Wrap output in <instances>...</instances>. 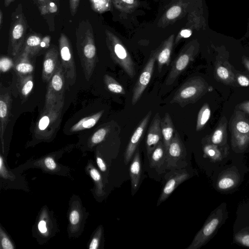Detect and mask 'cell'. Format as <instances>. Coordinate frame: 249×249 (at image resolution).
I'll return each mask as SVG.
<instances>
[{"instance_id": "obj_1", "label": "cell", "mask_w": 249, "mask_h": 249, "mask_svg": "<svg viewBox=\"0 0 249 249\" xmlns=\"http://www.w3.org/2000/svg\"><path fill=\"white\" fill-rule=\"evenodd\" d=\"M76 47L86 79L89 81L98 61L92 26L82 20L76 28Z\"/></svg>"}, {"instance_id": "obj_2", "label": "cell", "mask_w": 249, "mask_h": 249, "mask_svg": "<svg viewBox=\"0 0 249 249\" xmlns=\"http://www.w3.org/2000/svg\"><path fill=\"white\" fill-rule=\"evenodd\" d=\"M28 29V24L22 6L19 3L12 13L9 32L8 51L15 57L23 46Z\"/></svg>"}, {"instance_id": "obj_3", "label": "cell", "mask_w": 249, "mask_h": 249, "mask_svg": "<svg viewBox=\"0 0 249 249\" xmlns=\"http://www.w3.org/2000/svg\"><path fill=\"white\" fill-rule=\"evenodd\" d=\"M64 100L44 106L35 126V132L43 137L53 134L60 126Z\"/></svg>"}, {"instance_id": "obj_4", "label": "cell", "mask_w": 249, "mask_h": 249, "mask_svg": "<svg viewBox=\"0 0 249 249\" xmlns=\"http://www.w3.org/2000/svg\"><path fill=\"white\" fill-rule=\"evenodd\" d=\"M106 41L110 56L115 63L120 66L131 78L136 75L135 64L123 42L108 30L105 31Z\"/></svg>"}, {"instance_id": "obj_5", "label": "cell", "mask_w": 249, "mask_h": 249, "mask_svg": "<svg viewBox=\"0 0 249 249\" xmlns=\"http://www.w3.org/2000/svg\"><path fill=\"white\" fill-rule=\"evenodd\" d=\"M207 84L200 77H193L184 83L175 92L170 101L183 107L196 102L206 91Z\"/></svg>"}, {"instance_id": "obj_6", "label": "cell", "mask_w": 249, "mask_h": 249, "mask_svg": "<svg viewBox=\"0 0 249 249\" xmlns=\"http://www.w3.org/2000/svg\"><path fill=\"white\" fill-rule=\"evenodd\" d=\"M58 50L66 85L68 87L72 86L76 79V66L71 42L64 33H61L59 38Z\"/></svg>"}, {"instance_id": "obj_7", "label": "cell", "mask_w": 249, "mask_h": 249, "mask_svg": "<svg viewBox=\"0 0 249 249\" xmlns=\"http://www.w3.org/2000/svg\"><path fill=\"white\" fill-rule=\"evenodd\" d=\"M48 82L44 106L64 100L66 82L61 63Z\"/></svg>"}, {"instance_id": "obj_8", "label": "cell", "mask_w": 249, "mask_h": 249, "mask_svg": "<svg viewBox=\"0 0 249 249\" xmlns=\"http://www.w3.org/2000/svg\"><path fill=\"white\" fill-rule=\"evenodd\" d=\"M196 49L194 45L190 44L185 46L179 53L172 63L166 80L167 85H172L194 60L196 54Z\"/></svg>"}, {"instance_id": "obj_9", "label": "cell", "mask_w": 249, "mask_h": 249, "mask_svg": "<svg viewBox=\"0 0 249 249\" xmlns=\"http://www.w3.org/2000/svg\"><path fill=\"white\" fill-rule=\"evenodd\" d=\"M156 61V50H155L151 53L133 88L131 100L132 105H136L139 101L150 81L153 73Z\"/></svg>"}, {"instance_id": "obj_10", "label": "cell", "mask_w": 249, "mask_h": 249, "mask_svg": "<svg viewBox=\"0 0 249 249\" xmlns=\"http://www.w3.org/2000/svg\"><path fill=\"white\" fill-rule=\"evenodd\" d=\"M51 37L42 36L41 35L33 33L26 36L23 46L20 52L25 53L32 58L42 50L47 48L50 45Z\"/></svg>"}, {"instance_id": "obj_11", "label": "cell", "mask_w": 249, "mask_h": 249, "mask_svg": "<svg viewBox=\"0 0 249 249\" xmlns=\"http://www.w3.org/2000/svg\"><path fill=\"white\" fill-rule=\"evenodd\" d=\"M151 115L152 111L149 110L141 121L131 136L124 154V162L125 164L129 163L135 153L146 128Z\"/></svg>"}, {"instance_id": "obj_12", "label": "cell", "mask_w": 249, "mask_h": 249, "mask_svg": "<svg viewBox=\"0 0 249 249\" xmlns=\"http://www.w3.org/2000/svg\"><path fill=\"white\" fill-rule=\"evenodd\" d=\"M61 63L59 50L52 46L45 53L42 70V79L49 82Z\"/></svg>"}, {"instance_id": "obj_13", "label": "cell", "mask_w": 249, "mask_h": 249, "mask_svg": "<svg viewBox=\"0 0 249 249\" xmlns=\"http://www.w3.org/2000/svg\"><path fill=\"white\" fill-rule=\"evenodd\" d=\"M12 99L11 92L0 84V137L2 143L4 132L9 122Z\"/></svg>"}, {"instance_id": "obj_14", "label": "cell", "mask_w": 249, "mask_h": 249, "mask_svg": "<svg viewBox=\"0 0 249 249\" xmlns=\"http://www.w3.org/2000/svg\"><path fill=\"white\" fill-rule=\"evenodd\" d=\"M186 150L178 133L175 131L166 152V161L168 168L177 166L178 162L185 157Z\"/></svg>"}, {"instance_id": "obj_15", "label": "cell", "mask_w": 249, "mask_h": 249, "mask_svg": "<svg viewBox=\"0 0 249 249\" xmlns=\"http://www.w3.org/2000/svg\"><path fill=\"white\" fill-rule=\"evenodd\" d=\"M160 120L161 119L159 113H156L148 129L145 141V146L148 158L159 142L162 140Z\"/></svg>"}, {"instance_id": "obj_16", "label": "cell", "mask_w": 249, "mask_h": 249, "mask_svg": "<svg viewBox=\"0 0 249 249\" xmlns=\"http://www.w3.org/2000/svg\"><path fill=\"white\" fill-rule=\"evenodd\" d=\"M219 221V218L216 217L209 219L186 249H197L204 245L216 230Z\"/></svg>"}, {"instance_id": "obj_17", "label": "cell", "mask_w": 249, "mask_h": 249, "mask_svg": "<svg viewBox=\"0 0 249 249\" xmlns=\"http://www.w3.org/2000/svg\"><path fill=\"white\" fill-rule=\"evenodd\" d=\"M174 40V35H172L156 50V61L159 72H161L164 65L168 66L170 63Z\"/></svg>"}, {"instance_id": "obj_18", "label": "cell", "mask_w": 249, "mask_h": 249, "mask_svg": "<svg viewBox=\"0 0 249 249\" xmlns=\"http://www.w3.org/2000/svg\"><path fill=\"white\" fill-rule=\"evenodd\" d=\"M189 176L186 172H181L170 178L162 189L157 205L167 199L179 184L188 179Z\"/></svg>"}, {"instance_id": "obj_19", "label": "cell", "mask_w": 249, "mask_h": 249, "mask_svg": "<svg viewBox=\"0 0 249 249\" xmlns=\"http://www.w3.org/2000/svg\"><path fill=\"white\" fill-rule=\"evenodd\" d=\"M15 58L13 69L17 76L33 73L34 66L31 57L25 53L20 52Z\"/></svg>"}, {"instance_id": "obj_20", "label": "cell", "mask_w": 249, "mask_h": 249, "mask_svg": "<svg viewBox=\"0 0 249 249\" xmlns=\"http://www.w3.org/2000/svg\"><path fill=\"white\" fill-rule=\"evenodd\" d=\"M141 161L139 149H137L130 165L129 175L132 192L139 188L141 175Z\"/></svg>"}, {"instance_id": "obj_21", "label": "cell", "mask_w": 249, "mask_h": 249, "mask_svg": "<svg viewBox=\"0 0 249 249\" xmlns=\"http://www.w3.org/2000/svg\"><path fill=\"white\" fill-rule=\"evenodd\" d=\"M160 127L162 141L167 152L175 132V126L172 118L168 113H166L162 118L161 119Z\"/></svg>"}, {"instance_id": "obj_22", "label": "cell", "mask_w": 249, "mask_h": 249, "mask_svg": "<svg viewBox=\"0 0 249 249\" xmlns=\"http://www.w3.org/2000/svg\"><path fill=\"white\" fill-rule=\"evenodd\" d=\"M60 0H50L43 6L38 9L40 14L46 20L50 30H54V18L58 12Z\"/></svg>"}, {"instance_id": "obj_23", "label": "cell", "mask_w": 249, "mask_h": 249, "mask_svg": "<svg viewBox=\"0 0 249 249\" xmlns=\"http://www.w3.org/2000/svg\"><path fill=\"white\" fill-rule=\"evenodd\" d=\"M33 86L32 74L18 76L17 87L22 99H26L29 96L32 91Z\"/></svg>"}, {"instance_id": "obj_24", "label": "cell", "mask_w": 249, "mask_h": 249, "mask_svg": "<svg viewBox=\"0 0 249 249\" xmlns=\"http://www.w3.org/2000/svg\"><path fill=\"white\" fill-rule=\"evenodd\" d=\"M166 151L163 141H160L148 158L151 168L160 167L166 160Z\"/></svg>"}, {"instance_id": "obj_25", "label": "cell", "mask_w": 249, "mask_h": 249, "mask_svg": "<svg viewBox=\"0 0 249 249\" xmlns=\"http://www.w3.org/2000/svg\"><path fill=\"white\" fill-rule=\"evenodd\" d=\"M104 112V110H101L82 119L71 127V131L77 132L92 127L99 120Z\"/></svg>"}, {"instance_id": "obj_26", "label": "cell", "mask_w": 249, "mask_h": 249, "mask_svg": "<svg viewBox=\"0 0 249 249\" xmlns=\"http://www.w3.org/2000/svg\"><path fill=\"white\" fill-rule=\"evenodd\" d=\"M112 3L122 12L130 13L140 5L138 0H111Z\"/></svg>"}, {"instance_id": "obj_27", "label": "cell", "mask_w": 249, "mask_h": 249, "mask_svg": "<svg viewBox=\"0 0 249 249\" xmlns=\"http://www.w3.org/2000/svg\"><path fill=\"white\" fill-rule=\"evenodd\" d=\"M104 82L106 87L110 92L121 94H125L124 87L109 75L105 74L104 76Z\"/></svg>"}, {"instance_id": "obj_28", "label": "cell", "mask_w": 249, "mask_h": 249, "mask_svg": "<svg viewBox=\"0 0 249 249\" xmlns=\"http://www.w3.org/2000/svg\"><path fill=\"white\" fill-rule=\"evenodd\" d=\"M211 116V110L208 104H205L200 109L198 114L196 130H201L207 123Z\"/></svg>"}, {"instance_id": "obj_29", "label": "cell", "mask_w": 249, "mask_h": 249, "mask_svg": "<svg viewBox=\"0 0 249 249\" xmlns=\"http://www.w3.org/2000/svg\"><path fill=\"white\" fill-rule=\"evenodd\" d=\"M91 7L95 12L102 14L110 10L111 0H89Z\"/></svg>"}, {"instance_id": "obj_30", "label": "cell", "mask_w": 249, "mask_h": 249, "mask_svg": "<svg viewBox=\"0 0 249 249\" xmlns=\"http://www.w3.org/2000/svg\"><path fill=\"white\" fill-rule=\"evenodd\" d=\"M232 128L234 133L239 135H246L249 134V123L245 119H236L232 124Z\"/></svg>"}, {"instance_id": "obj_31", "label": "cell", "mask_w": 249, "mask_h": 249, "mask_svg": "<svg viewBox=\"0 0 249 249\" xmlns=\"http://www.w3.org/2000/svg\"><path fill=\"white\" fill-rule=\"evenodd\" d=\"M182 7L179 4H175L166 12L165 18L167 21H173L177 19L182 13Z\"/></svg>"}, {"instance_id": "obj_32", "label": "cell", "mask_w": 249, "mask_h": 249, "mask_svg": "<svg viewBox=\"0 0 249 249\" xmlns=\"http://www.w3.org/2000/svg\"><path fill=\"white\" fill-rule=\"evenodd\" d=\"M110 131V127L106 126L100 128L91 136V142L94 144H98L102 142Z\"/></svg>"}, {"instance_id": "obj_33", "label": "cell", "mask_w": 249, "mask_h": 249, "mask_svg": "<svg viewBox=\"0 0 249 249\" xmlns=\"http://www.w3.org/2000/svg\"><path fill=\"white\" fill-rule=\"evenodd\" d=\"M14 62L9 57L1 56L0 59V70L1 72H6L14 67Z\"/></svg>"}, {"instance_id": "obj_34", "label": "cell", "mask_w": 249, "mask_h": 249, "mask_svg": "<svg viewBox=\"0 0 249 249\" xmlns=\"http://www.w3.org/2000/svg\"><path fill=\"white\" fill-rule=\"evenodd\" d=\"M225 127L221 126L217 128L212 136V142L213 144L220 143L223 139Z\"/></svg>"}, {"instance_id": "obj_35", "label": "cell", "mask_w": 249, "mask_h": 249, "mask_svg": "<svg viewBox=\"0 0 249 249\" xmlns=\"http://www.w3.org/2000/svg\"><path fill=\"white\" fill-rule=\"evenodd\" d=\"M234 184V180L230 178H224L218 182V187L220 189L224 190L231 187Z\"/></svg>"}, {"instance_id": "obj_36", "label": "cell", "mask_w": 249, "mask_h": 249, "mask_svg": "<svg viewBox=\"0 0 249 249\" xmlns=\"http://www.w3.org/2000/svg\"><path fill=\"white\" fill-rule=\"evenodd\" d=\"M216 73L218 76L222 80H227L229 77V71L223 66H219L216 69Z\"/></svg>"}, {"instance_id": "obj_37", "label": "cell", "mask_w": 249, "mask_h": 249, "mask_svg": "<svg viewBox=\"0 0 249 249\" xmlns=\"http://www.w3.org/2000/svg\"><path fill=\"white\" fill-rule=\"evenodd\" d=\"M79 2L80 0H69L70 10L72 16H74L76 14Z\"/></svg>"}, {"instance_id": "obj_38", "label": "cell", "mask_w": 249, "mask_h": 249, "mask_svg": "<svg viewBox=\"0 0 249 249\" xmlns=\"http://www.w3.org/2000/svg\"><path fill=\"white\" fill-rule=\"evenodd\" d=\"M192 34V31L189 29H184L181 30L178 35V37L175 40V43L177 42L182 38H188L190 37Z\"/></svg>"}, {"instance_id": "obj_39", "label": "cell", "mask_w": 249, "mask_h": 249, "mask_svg": "<svg viewBox=\"0 0 249 249\" xmlns=\"http://www.w3.org/2000/svg\"><path fill=\"white\" fill-rule=\"evenodd\" d=\"M1 237V244L3 249H13L14 248L11 241L6 236L4 235Z\"/></svg>"}, {"instance_id": "obj_40", "label": "cell", "mask_w": 249, "mask_h": 249, "mask_svg": "<svg viewBox=\"0 0 249 249\" xmlns=\"http://www.w3.org/2000/svg\"><path fill=\"white\" fill-rule=\"evenodd\" d=\"M79 213L77 210H73L71 212L70 215V221L72 225L77 224L79 220Z\"/></svg>"}, {"instance_id": "obj_41", "label": "cell", "mask_w": 249, "mask_h": 249, "mask_svg": "<svg viewBox=\"0 0 249 249\" xmlns=\"http://www.w3.org/2000/svg\"><path fill=\"white\" fill-rule=\"evenodd\" d=\"M90 175L92 178L96 182H100L101 180V176L98 171L94 168H92L90 170Z\"/></svg>"}, {"instance_id": "obj_42", "label": "cell", "mask_w": 249, "mask_h": 249, "mask_svg": "<svg viewBox=\"0 0 249 249\" xmlns=\"http://www.w3.org/2000/svg\"><path fill=\"white\" fill-rule=\"evenodd\" d=\"M45 166L50 170H53L56 168V163L51 157H47L44 160Z\"/></svg>"}, {"instance_id": "obj_43", "label": "cell", "mask_w": 249, "mask_h": 249, "mask_svg": "<svg viewBox=\"0 0 249 249\" xmlns=\"http://www.w3.org/2000/svg\"><path fill=\"white\" fill-rule=\"evenodd\" d=\"M238 241L241 244L249 247V234H245L238 237Z\"/></svg>"}, {"instance_id": "obj_44", "label": "cell", "mask_w": 249, "mask_h": 249, "mask_svg": "<svg viewBox=\"0 0 249 249\" xmlns=\"http://www.w3.org/2000/svg\"><path fill=\"white\" fill-rule=\"evenodd\" d=\"M237 81L239 84L242 87L249 86V79L244 75H240L237 78Z\"/></svg>"}, {"instance_id": "obj_45", "label": "cell", "mask_w": 249, "mask_h": 249, "mask_svg": "<svg viewBox=\"0 0 249 249\" xmlns=\"http://www.w3.org/2000/svg\"><path fill=\"white\" fill-rule=\"evenodd\" d=\"M96 162H97V164L99 168H100V169L101 171L105 172L106 171V170H107L106 164L101 158H100L99 157H97Z\"/></svg>"}, {"instance_id": "obj_46", "label": "cell", "mask_w": 249, "mask_h": 249, "mask_svg": "<svg viewBox=\"0 0 249 249\" xmlns=\"http://www.w3.org/2000/svg\"><path fill=\"white\" fill-rule=\"evenodd\" d=\"M38 228L40 232L45 233L47 231L46 222L43 220H40L38 225Z\"/></svg>"}, {"instance_id": "obj_47", "label": "cell", "mask_w": 249, "mask_h": 249, "mask_svg": "<svg viewBox=\"0 0 249 249\" xmlns=\"http://www.w3.org/2000/svg\"><path fill=\"white\" fill-rule=\"evenodd\" d=\"M99 239L97 237H95L92 239L89 245V248L90 249H96L99 245Z\"/></svg>"}, {"instance_id": "obj_48", "label": "cell", "mask_w": 249, "mask_h": 249, "mask_svg": "<svg viewBox=\"0 0 249 249\" xmlns=\"http://www.w3.org/2000/svg\"><path fill=\"white\" fill-rule=\"evenodd\" d=\"M35 3L39 9L46 4L50 0H34Z\"/></svg>"}, {"instance_id": "obj_49", "label": "cell", "mask_w": 249, "mask_h": 249, "mask_svg": "<svg viewBox=\"0 0 249 249\" xmlns=\"http://www.w3.org/2000/svg\"><path fill=\"white\" fill-rule=\"evenodd\" d=\"M242 108L249 113V102L243 104L242 105Z\"/></svg>"}, {"instance_id": "obj_50", "label": "cell", "mask_w": 249, "mask_h": 249, "mask_svg": "<svg viewBox=\"0 0 249 249\" xmlns=\"http://www.w3.org/2000/svg\"><path fill=\"white\" fill-rule=\"evenodd\" d=\"M3 15L1 9H0V28H1L3 23Z\"/></svg>"}, {"instance_id": "obj_51", "label": "cell", "mask_w": 249, "mask_h": 249, "mask_svg": "<svg viewBox=\"0 0 249 249\" xmlns=\"http://www.w3.org/2000/svg\"><path fill=\"white\" fill-rule=\"evenodd\" d=\"M15 0H4V4L5 7H8Z\"/></svg>"}, {"instance_id": "obj_52", "label": "cell", "mask_w": 249, "mask_h": 249, "mask_svg": "<svg viewBox=\"0 0 249 249\" xmlns=\"http://www.w3.org/2000/svg\"><path fill=\"white\" fill-rule=\"evenodd\" d=\"M245 64L246 65V67L248 68V70L249 71V61L246 60V61H245Z\"/></svg>"}]
</instances>
